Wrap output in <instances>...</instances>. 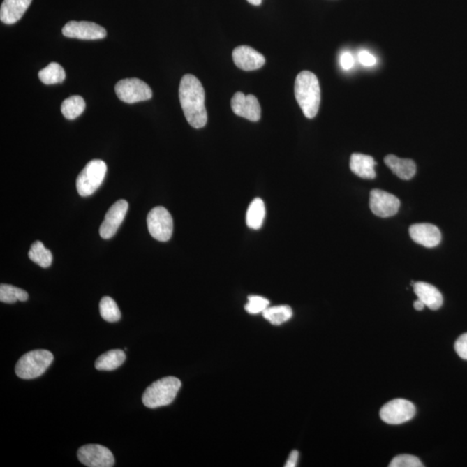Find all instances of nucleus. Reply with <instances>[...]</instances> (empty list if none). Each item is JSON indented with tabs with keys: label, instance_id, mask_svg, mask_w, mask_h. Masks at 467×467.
<instances>
[{
	"label": "nucleus",
	"instance_id": "obj_22",
	"mask_svg": "<svg viewBox=\"0 0 467 467\" xmlns=\"http://www.w3.org/2000/svg\"><path fill=\"white\" fill-rule=\"evenodd\" d=\"M86 103L84 99L80 96L68 97L61 103V111L64 117L68 119H75L84 112Z\"/></svg>",
	"mask_w": 467,
	"mask_h": 467
},
{
	"label": "nucleus",
	"instance_id": "obj_32",
	"mask_svg": "<svg viewBox=\"0 0 467 467\" xmlns=\"http://www.w3.org/2000/svg\"><path fill=\"white\" fill-rule=\"evenodd\" d=\"M340 64L345 71H350L354 65L353 56L348 52H343L340 56Z\"/></svg>",
	"mask_w": 467,
	"mask_h": 467
},
{
	"label": "nucleus",
	"instance_id": "obj_9",
	"mask_svg": "<svg viewBox=\"0 0 467 467\" xmlns=\"http://www.w3.org/2000/svg\"><path fill=\"white\" fill-rule=\"evenodd\" d=\"M80 462L89 467H112L114 466V456L110 449L98 444L85 445L79 449Z\"/></svg>",
	"mask_w": 467,
	"mask_h": 467
},
{
	"label": "nucleus",
	"instance_id": "obj_8",
	"mask_svg": "<svg viewBox=\"0 0 467 467\" xmlns=\"http://www.w3.org/2000/svg\"><path fill=\"white\" fill-rule=\"evenodd\" d=\"M415 414V405L405 399L390 401L380 410V417L383 422L391 425L403 424L411 421Z\"/></svg>",
	"mask_w": 467,
	"mask_h": 467
},
{
	"label": "nucleus",
	"instance_id": "obj_18",
	"mask_svg": "<svg viewBox=\"0 0 467 467\" xmlns=\"http://www.w3.org/2000/svg\"><path fill=\"white\" fill-rule=\"evenodd\" d=\"M376 162L371 156L354 154L351 155L350 168L351 172L364 179H374L376 175L375 166Z\"/></svg>",
	"mask_w": 467,
	"mask_h": 467
},
{
	"label": "nucleus",
	"instance_id": "obj_14",
	"mask_svg": "<svg viewBox=\"0 0 467 467\" xmlns=\"http://www.w3.org/2000/svg\"><path fill=\"white\" fill-rule=\"evenodd\" d=\"M232 57L235 64L245 71L259 70L266 63L265 57L262 54L247 45H242L235 48Z\"/></svg>",
	"mask_w": 467,
	"mask_h": 467
},
{
	"label": "nucleus",
	"instance_id": "obj_6",
	"mask_svg": "<svg viewBox=\"0 0 467 467\" xmlns=\"http://www.w3.org/2000/svg\"><path fill=\"white\" fill-rule=\"evenodd\" d=\"M115 92L119 100L129 104L150 100L153 97L150 87L138 78L121 80L115 85Z\"/></svg>",
	"mask_w": 467,
	"mask_h": 467
},
{
	"label": "nucleus",
	"instance_id": "obj_29",
	"mask_svg": "<svg viewBox=\"0 0 467 467\" xmlns=\"http://www.w3.org/2000/svg\"><path fill=\"white\" fill-rule=\"evenodd\" d=\"M390 467H423L422 463L414 455L401 454L391 461Z\"/></svg>",
	"mask_w": 467,
	"mask_h": 467
},
{
	"label": "nucleus",
	"instance_id": "obj_5",
	"mask_svg": "<svg viewBox=\"0 0 467 467\" xmlns=\"http://www.w3.org/2000/svg\"><path fill=\"white\" fill-rule=\"evenodd\" d=\"M107 165L101 159H94L86 165L77 177V189L82 197H89L96 193L103 184L107 173Z\"/></svg>",
	"mask_w": 467,
	"mask_h": 467
},
{
	"label": "nucleus",
	"instance_id": "obj_10",
	"mask_svg": "<svg viewBox=\"0 0 467 467\" xmlns=\"http://www.w3.org/2000/svg\"><path fill=\"white\" fill-rule=\"evenodd\" d=\"M61 31L65 37L82 40L103 39L107 36L105 28L88 21L68 22Z\"/></svg>",
	"mask_w": 467,
	"mask_h": 467
},
{
	"label": "nucleus",
	"instance_id": "obj_20",
	"mask_svg": "<svg viewBox=\"0 0 467 467\" xmlns=\"http://www.w3.org/2000/svg\"><path fill=\"white\" fill-rule=\"evenodd\" d=\"M126 360V354L121 350H112L101 355L96 361L98 371H111L121 367Z\"/></svg>",
	"mask_w": 467,
	"mask_h": 467
},
{
	"label": "nucleus",
	"instance_id": "obj_30",
	"mask_svg": "<svg viewBox=\"0 0 467 467\" xmlns=\"http://www.w3.org/2000/svg\"><path fill=\"white\" fill-rule=\"evenodd\" d=\"M454 349L459 357L467 360V332L456 340Z\"/></svg>",
	"mask_w": 467,
	"mask_h": 467
},
{
	"label": "nucleus",
	"instance_id": "obj_7",
	"mask_svg": "<svg viewBox=\"0 0 467 467\" xmlns=\"http://www.w3.org/2000/svg\"><path fill=\"white\" fill-rule=\"evenodd\" d=\"M148 230L151 237L159 242H168L173 231V221L168 209L161 206L155 207L147 216Z\"/></svg>",
	"mask_w": 467,
	"mask_h": 467
},
{
	"label": "nucleus",
	"instance_id": "obj_26",
	"mask_svg": "<svg viewBox=\"0 0 467 467\" xmlns=\"http://www.w3.org/2000/svg\"><path fill=\"white\" fill-rule=\"evenodd\" d=\"M29 298L27 292L23 289L13 287L12 285L1 284L0 286V300L6 304H14L17 302H27Z\"/></svg>",
	"mask_w": 467,
	"mask_h": 467
},
{
	"label": "nucleus",
	"instance_id": "obj_33",
	"mask_svg": "<svg viewBox=\"0 0 467 467\" xmlns=\"http://www.w3.org/2000/svg\"><path fill=\"white\" fill-rule=\"evenodd\" d=\"M298 459H299V452L293 450L291 452L290 455H289V458L288 459L287 463H286L285 467L297 466V462H298Z\"/></svg>",
	"mask_w": 467,
	"mask_h": 467
},
{
	"label": "nucleus",
	"instance_id": "obj_12",
	"mask_svg": "<svg viewBox=\"0 0 467 467\" xmlns=\"http://www.w3.org/2000/svg\"><path fill=\"white\" fill-rule=\"evenodd\" d=\"M128 211V202L121 199L108 209L103 223L100 227V235L103 239H110L117 234Z\"/></svg>",
	"mask_w": 467,
	"mask_h": 467
},
{
	"label": "nucleus",
	"instance_id": "obj_13",
	"mask_svg": "<svg viewBox=\"0 0 467 467\" xmlns=\"http://www.w3.org/2000/svg\"><path fill=\"white\" fill-rule=\"evenodd\" d=\"M231 108L237 117L251 121H258L262 117L259 101L253 95L245 96L242 92L235 93L231 100Z\"/></svg>",
	"mask_w": 467,
	"mask_h": 467
},
{
	"label": "nucleus",
	"instance_id": "obj_31",
	"mask_svg": "<svg viewBox=\"0 0 467 467\" xmlns=\"http://www.w3.org/2000/svg\"><path fill=\"white\" fill-rule=\"evenodd\" d=\"M358 61L362 65L366 67L374 66L376 64V59L374 55L367 52V50H361L358 53Z\"/></svg>",
	"mask_w": 467,
	"mask_h": 467
},
{
	"label": "nucleus",
	"instance_id": "obj_16",
	"mask_svg": "<svg viewBox=\"0 0 467 467\" xmlns=\"http://www.w3.org/2000/svg\"><path fill=\"white\" fill-rule=\"evenodd\" d=\"M32 0H3L0 8V20L13 24L21 20L31 6Z\"/></svg>",
	"mask_w": 467,
	"mask_h": 467
},
{
	"label": "nucleus",
	"instance_id": "obj_34",
	"mask_svg": "<svg viewBox=\"0 0 467 467\" xmlns=\"http://www.w3.org/2000/svg\"><path fill=\"white\" fill-rule=\"evenodd\" d=\"M414 307L415 310L417 311H422L424 309L425 305L423 304L422 300H420L419 299L417 300H415L414 302Z\"/></svg>",
	"mask_w": 467,
	"mask_h": 467
},
{
	"label": "nucleus",
	"instance_id": "obj_21",
	"mask_svg": "<svg viewBox=\"0 0 467 467\" xmlns=\"http://www.w3.org/2000/svg\"><path fill=\"white\" fill-rule=\"evenodd\" d=\"M266 216L265 205L262 199H253L249 205L246 214V223L252 230H259L262 228Z\"/></svg>",
	"mask_w": 467,
	"mask_h": 467
},
{
	"label": "nucleus",
	"instance_id": "obj_3",
	"mask_svg": "<svg viewBox=\"0 0 467 467\" xmlns=\"http://www.w3.org/2000/svg\"><path fill=\"white\" fill-rule=\"evenodd\" d=\"M181 385L180 380L175 376H168L151 383L142 396L144 406L149 408L168 406L175 401Z\"/></svg>",
	"mask_w": 467,
	"mask_h": 467
},
{
	"label": "nucleus",
	"instance_id": "obj_11",
	"mask_svg": "<svg viewBox=\"0 0 467 467\" xmlns=\"http://www.w3.org/2000/svg\"><path fill=\"white\" fill-rule=\"evenodd\" d=\"M400 201L396 195L382 190H373L370 195V208L373 214L383 218L396 214L400 208Z\"/></svg>",
	"mask_w": 467,
	"mask_h": 467
},
{
	"label": "nucleus",
	"instance_id": "obj_1",
	"mask_svg": "<svg viewBox=\"0 0 467 467\" xmlns=\"http://www.w3.org/2000/svg\"><path fill=\"white\" fill-rule=\"evenodd\" d=\"M179 100L188 123L194 128L207 124L204 87L193 75H184L179 85Z\"/></svg>",
	"mask_w": 467,
	"mask_h": 467
},
{
	"label": "nucleus",
	"instance_id": "obj_4",
	"mask_svg": "<svg viewBox=\"0 0 467 467\" xmlns=\"http://www.w3.org/2000/svg\"><path fill=\"white\" fill-rule=\"evenodd\" d=\"M54 356L46 350H36L24 354L16 364V375L21 379L31 380L38 378L52 364Z\"/></svg>",
	"mask_w": 467,
	"mask_h": 467
},
{
	"label": "nucleus",
	"instance_id": "obj_28",
	"mask_svg": "<svg viewBox=\"0 0 467 467\" xmlns=\"http://www.w3.org/2000/svg\"><path fill=\"white\" fill-rule=\"evenodd\" d=\"M269 306V302L262 296L252 295L249 297V302L246 304L245 310L251 314L263 313Z\"/></svg>",
	"mask_w": 467,
	"mask_h": 467
},
{
	"label": "nucleus",
	"instance_id": "obj_17",
	"mask_svg": "<svg viewBox=\"0 0 467 467\" xmlns=\"http://www.w3.org/2000/svg\"><path fill=\"white\" fill-rule=\"evenodd\" d=\"M414 291L418 299L422 300L425 306L436 311L443 306V297L436 287L426 282H415Z\"/></svg>",
	"mask_w": 467,
	"mask_h": 467
},
{
	"label": "nucleus",
	"instance_id": "obj_24",
	"mask_svg": "<svg viewBox=\"0 0 467 467\" xmlns=\"http://www.w3.org/2000/svg\"><path fill=\"white\" fill-rule=\"evenodd\" d=\"M38 77L46 85L57 84L64 81L66 73L60 64L52 63L38 72Z\"/></svg>",
	"mask_w": 467,
	"mask_h": 467
},
{
	"label": "nucleus",
	"instance_id": "obj_25",
	"mask_svg": "<svg viewBox=\"0 0 467 467\" xmlns=\"http://www.w3.org/2000/svg\"><path fill=\"white\" fill-rule=\"evenodd\" d=\"M262 313L263 317L274 325L283 324L292 317V310L288 306L267 307Z\"/></svg>",
	"mask_w": 467,
	"mask_h": 467
},
{
	"label": "nucleus",
	"instance_id": "obj_2",
	"mask_svg": "<svg viewBox=\"0 0 467 467\" xmlns=\"http://www.w3.org/2000/svg\"><path fill=\"white\" fill-rule=\"evenodd\" d=\"M295 94L305 117L309 119L316 117L320 105V87L313 72L302 71L297 75Z\"/></svg>",
	"mask_w": 467,
	"mask_h": 467
},
{
	"label": "nucleus",
	"instance_id": "obj_19",
	"mask_svg": "<svg viewBox=\"0 0 467 467\" xmlns=\"http://www.w3.org/2000/svg\"><path fill=\"white\" fill-rule=\"evenodd\" d=\"M385 162L387 166L399 179H411L416 173V165L412 159L401 158L394 155L386 156Z\"/></svg>",
	"mask_w": 467,
	"mask_h": 467
},
{
	"label": "nucleus",
	"instance_id": "obj_35",
	"mask_svg": "<svg viewBox=\"0 0 467 467\" xmlns=\"http://www.w3.org/2000/svg\"><path fill=\"white\" fill-rule=\"evenodd\" d=\"M249 3H251L253 6H260L262 3V0H247Z\"/></svg>",
	"mask_w": 467,
	"mask_h": 467
},
{
	"label": "nucleus",
	"instance_id": "obj_27",
	"mask_svg": "<svg viewBox=\"0 0 467 467\" xmlns=\"http://www.w3.org/2000/svg\"><path fill=\"white\" fill-rule=\"evenodd\" d=\"M100 313L104 320L114 323L121 320V313L117 302L110 297L105 296L100 302Z\"/></svg>",
	"mask_w": 467,
	"mask_h": 467
},
{
	"label": "nucleus",
	"instance_id": "obj_23",
	"mask_svg": "<svg viewBox=\"0 0 467 467\" xmlns=\"http://www.w3.org/2000/svg\"><path fill=\"white\" fill-rule=\"evenodd\" d=\"M28 255L32 262L38 264L43 269H47V267L52 265L53 260L52 253L45 247L42 242H35L31 245Z\"/></svg>",
	"mask_w": 467,
	"mask_h": 467
},
{
	"label": "nucleus",
	"instance_id": "obj_15",
	"mask_svg": "<svg viewBox=\"0 0 467 467\" xmlns=\"http://www.w3.org/2000/svg\"><path fill=\"white\" fill-rule=\"evenodd\" d=\"M412 240L426 248H434L440 244L441 233L438 227L430 223H417L409 228Z\"/></svg>",
	"mask_w": 467,
	"mask_h": 467
}]
</instances>
